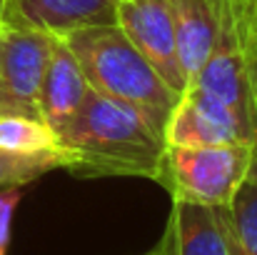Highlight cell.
Wrapping results in <instances>:
<instances>
[{
	"label": "cell",
	"instance_id": "8992f818",
	"mask_svg": "<svg viewBox=\"0 0 257 255\" xmlns=\"http://www.w3.org/2000/svg\"><path fill=\"white\" fill-rule=\"evenodd\" d=\"M55 40V35L28 25L5 23L0 28V75L15 113L40 118L38 93Z\"/></svg>",
	"mask_w": 257,
	"mask_h": 255
},
{
	"label": "cell",
	"instance_id": "5bb4252c",
	"mask_svg": "<svg viewBox=\"0 0 257 255\" xmlns=\"http://www.w3.org/2000/svg\"><path fill=\"white\" fill-rule=\"evenodd\" d=\"M230 215L240 255H257V165L247 173L235 198L230 200Z\"/></svg>",
	"mask_w": 257,
	"mask_h": 255
},
{
	"label": "cell",
	"instance_id": "5b68a950",
	"mask_svg": "<svg viewBox=\"0 0 257 255\" xmlns=\"http://www.w3.org/2000/svg\"><path fill=\"white\" fill-rule=\"evenodd\" d=\"M115 23L140 55L175 93H185L187 78L177 55V38L168 0H117Z\"/></svg>",
	"mask_w": 257,
	"mask_h": 255
},
{
	"label": "cell",
	"instance_id": "2e32d148",
	"mask_svg": "<svg viewBox=\"0 0 257 255\" xmlns=\"http://www.w3.org/2000/svg\"><path fill=\"white\" fill-rule=\"evenodd\" d=\"M5 113H15V110L10 105V98L5 93V83H3V75H0V115H5Z\"/></svg>",
	"mask_w": 257,
	"mask_h": 255
},
{
	"label": "cell",
	"instance_id": "9a60e30c",
	"mask_svg": "<svg viewBox=\"0 0 257 255\" xmlns=\"http://www.w3.org/2000/svg\"><path fill=\"white\" fill-rule=\"evenodd\" d=\"M20 203V188H0V255H8L13 215Z\"/></svg>",
	"mask_w": 257,
	"mask_h": 255
},
{
	"label": "cell",
	"instance_id": "277c9868",
	"mask_svg": "<svg viewBox=\"0 0 257 255\" xmlns=\"http://www.w3.org/2000/svg\"><path fill=\"white\" fill-rule=\"evenodd\" d=\"M255 153L247 143L168 145L158 183L168 188L172 200L230 205L255 163Z\"/></svg>",
	"mask_w": 257,
	"mask_h": 255
},
{
	"label": "cell",
	"instance_id": "7a4b0ae2",
	"mask_svg": "<svg viewBox=\"0 0 257 255\" xmlns=\"http://www.w3.org/2000/svg\"><path fill=\"white\" fill-rule=\"evenodd\" d=\"M65 43L80 60L92 90L140 110L163 135L180 93L125 38L117 23L92 25L65 35Z\"/></svg>",
	"mask_w": 257,
	"mask_h": 255
},
{
	"label": "cell",
	"instance_id": "8fae6325",
	"mask_svg": "<svg viewBox=\"0 0 257 255\" xmlns=\"http://www.w3.org/2000/svg\"><path fill=\"white\" fill-rule=\"evenodd\" d=\"M177 38V55L187 83L197 78L207 63L217 30H220V0H168Z\"/></svg>",
	"mask_w": 257,
	"mask_h": 255
},
{
	"label": "cell",
	"instance_id": "d6986e66",
	"mask_svg": "<svg viewBox=\"0 0 257 255\" xmlns=\"http://www.w3.org/2000/svg\"><path fill=\"white\" fill-rule=\"evenodd\" d=\"M255 165H257V153H255Z\"/></svg>",
	"mask_w": 257,
	"mask_h": 255
},
{
	"label": "cell",
	"instance_id": "ac0fdd59",
	"mask_svg": "<svg viewBox=\"0 0 257 255\" xmlns=\"http://www.w3.org/2000/svg\"><path fill=\"white\" fill-rule=\"evenodd\" d=\"M145 255H168V250H165V245H163V243H160V245H158V248H153V250H150V253H145Z\"/></svg>",
	"mask_w": 257,
	"mask_h": 255
},
{
	"label": "cell",
	"instance_id": "e0dca14e",
	"mask_svg": "<svg viewBox=\"0 0 257 255\" xmlns=\"http://www.w3.org/2000/svg\"><path fill=\"white\" fill-rule=\"evenodd\" d=\"M5 18H8V0H0V28L5 25Z\"/></svg>",
	"mask_w": 257,
	"mask_h": 255
},
{
	"label": "cell",
	"instance_id": "30bf717a",
	"mask_svg": "<svg viewBox=\"0 0 257 255\" xmlns=\"http://www.w3.org/2000/svg\"><path fill=\"white\" fill-rule=\"evenodd\" d=\"M90 83L85 78V70L65 38H58L40 83L38 93V113L40 118L55 130V135L78 115L83 108Z\"/></svg>",
	"mask_w": 257,
	"mask_h": 255
},
{
	"label": "cell",
	"instance_id": "7c38bea8",
	"mask_svg": "<svg viewBox=\"0 0 257 255\" xmlns=\"http://www.w3.org/2000/svg\"><path fill=\"white\" fill-rule=\"evenodd\" d=\"M73 165L75 153L65 145L38 153H15L0 148V188H23L53 170H70Z\"/></svg>",
	"mask_w": 257,
	"mask_h": 255
},
{
	"label": "cell",
	"instance_id": "4fadbf2b",
	"mask_svg": "<svg viewBox=\"0 0 257 255\" xmlns=\"http://www.w3.org/2000/svg\"><path fill=\"white\" fill-rule=\"evenodd\" d=\"M60 140L55 130L35 115L23 113H5L0 115V148L15 153H38L58 148Z\"/></svg>",
	"mask_w": 257,
	"mask_h": 255
},
{
	"label": "cell",
	"instance_id": "52a82bcc",
	"mask_svg": "<svg viewBox=\"0 0 257 255\" xmlns=\"http://www.w3.org/2000/svg\"><path fill=\"white\" fill-rule=\"evenodd\" d=\"M160 243L168 255H240L230 205L172 200L168 230Z\"/></svg>",
	"mask_w": 257,
	"mask_h": 255
},
{
	"label": "cell",
	"instance_id": "3957f363",
	"mask_svg": "<svg viewBox=\"0 0 257 255\" xmlns=\"http://www.w3.org/2000/svg\"><path fill=\"white\" fill-rule=\"evenodd\" d=\"M190 85L222 100L257 150V0H220L215 48Z\"/></svg>",
	"mask_w": 257,
	"mask_h": 255
},
{
	"label": "cell",
	"instance_id": "ba28073f",
	"mask_svg": "<svg viewBox=\"0 0 257 255\" xmlns=\"http://www.w3.org/2000/svg\"><path fill=\"white\" fill-rule=\"evenodd\" d=\"M168 145H222L247 143L237 115L215 95L197 85H187L177 98L165 125ZM250 145V143H247Z\"/></svg>",
	"mask_w": 257,
	"mask_h": 255
},
{
	"label": "cell",
	"instance_id": "9c48e42d",
	"mask_svg": "<svg viewBox=\"0 0 257 255\" xmlns=\"http://www.w3.org/2000/svg\"><path fill=\"white\" fill-rule=\"evenodd\" d=\"M117 0H8L5 23L28 25L55 38L115 23Z\"/></svg>",
	"mask_w": 257,
	"mask_h": 255
},
{
	"label": "cell",
	"instance_id": "6da1fadb",
	"mask_svg": "<svg viewBox=\"0 0 257 255\" xmlns=\"http://www.w3.org/2000/svg\"><path fill=\"white\" fill-rule=\"evenodd\" d=\"M60 145L75 153L73 175H130L160 180L165 135L133 105L90 88L78 115L58 133Z\"/></svg>",
	"mask_w": 257,
	"mask_h": 255
}]
</instances>
